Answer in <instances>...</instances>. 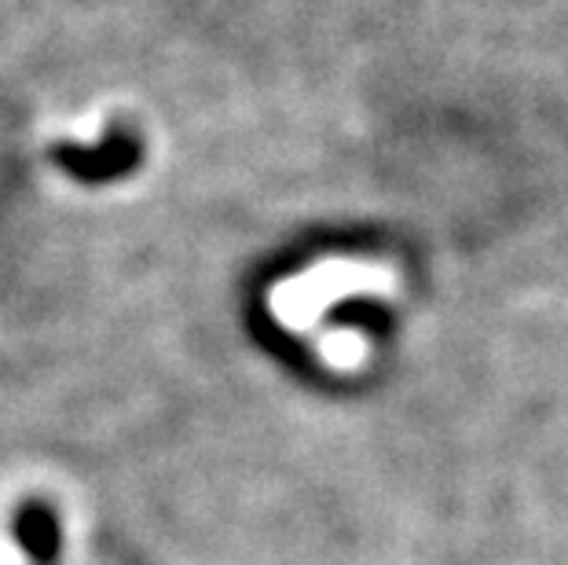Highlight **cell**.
I'll return each instance as SVG.
<instances>
[{
	"instance_id": "6da1fadb",
	"label": "cell",
	"mask_w": 568,
	"mask_h": 565,
	"mask_svg": "<svg viewBox=\"0 0 568 565\" xmlns=\"http://www.w3.org/2000/svg\"><path fill=\"white\" fill-rule=\"evenodd\" d=\"M393 286L396 275L389 272V264L367 258H323L275 283L268 291V312L280 327L305 334L320 327V320L334 305L356 294H389Z\"/></svg>"
},
{
	"instance_id": "7a4b0ae2",
	"label": "cell",
	"mask_w": 568,
	"mask_h": 565,
	"mask_svg": "<svg viewBox=\"0 0 568 565\" xmlns=\"http://www.w3.org/2000/svg\"><path fill=\"white\" fill-rule=\"evenodd\" d=\"M320 360L334 371H356L367 360V339L356 331H323L320 334Z\"/></svg>"
}]
</instances>
